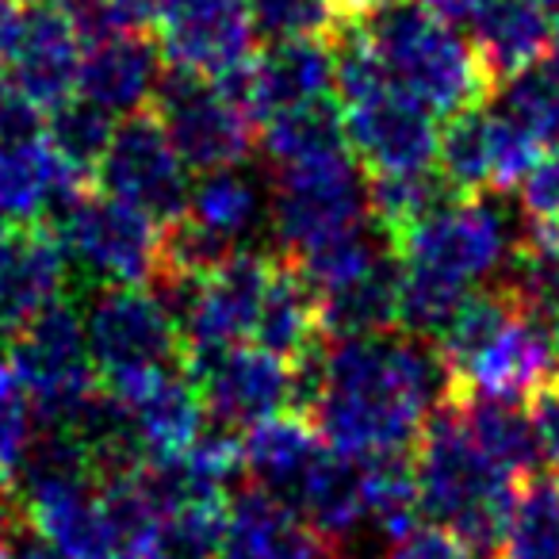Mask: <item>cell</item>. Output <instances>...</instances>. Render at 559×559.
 Segmentation results:
<instances>
[{
	"label": "cell",
	"instance_id": "obj_5",
	"mask_svg": "<svg viewBox=\"0 0 559 559\" xmlns=\"http://www.w3.org/2000/svg\"><path fill=\"white\" fill-rule=\"evenodd\" d=\"M85 342L108 395L180 368V330L169 307L146 288H96L85 304Z\"/></svg>",
	"mask_w": 559,
	"mask_h": 559
},
{
	"label": "cell",
	"instance_id": "obj_44",
	"mask_svg": "<svg viewBox=\"0 0 559 559\" xmlns=\"http://www.w3.org/2000/svg\"><path fill=\"white\" fill-rule=\"evenodd\" d=\"M119 559H173L169 548H165L162 533H150V536H139V540H127Z\"/></svg>",
	"mask_w": 559,
	"mask_h": 559
},
{
	"label": "cell",
	"instance_id": "obj_32",
	"mask_svg": "<svg viewBox=\"0 0 559 559\" xmlns=\"http://www.w3.org/2000/svg\"><path fill=\"white\" fill-rule=\"evenodd\" d=\"M498 559H559V479L536 475L521 483Z\"/></svg>",
	"mask_w": 559,
	"mask_h": 559
},
{
	"label": "cell",
	"instance_id": "obj_22",
	"mask_svg": "<svg viewBox=\"0 0 559 559\" xmlns=\"http://www.w3.org/2000/svg\"><path fill=\"white\" fill-rule=\"evenodd\" d=\"M403 326V257L388 253L365 276L319 296V334L326 342L383 337Z\"/></svg>",
	"mask_w": 559,
	"mask_h": 559
},
{
	"label": "cell",
	"instance_id": "obj_17",
	"mask_svg": "<svg viewBox=\"0 0 559 559\" xmlns=\"http://www.w3.org/2000/svg\"><path fill=\"white\" fill-rule=\"evenodd\" d=\"M70 261L50 234L0 223V345L16 342L47 307L62 304Z\"/></svg>",
	"mask_w": 559,
	"mask_h": 559
},
{
	"label": "cell",
	"instance_id": "obj_12",
	"mask_svg": "<svg viewBox=\"0 0 559 559\" xmlns=\"http://www.w3.org/2000/svg\"><path fill=\"white\" fill-rule=\"evenodd\" d=\"M215 85L249 123L264 127L284 111L330 100V93H334V50L326 39L269 43L261 55H253V62H246Z\"/></svg>",
	"mask_w": 559,
	"mask_h": 559
},
{
	"label": "cell",
	"instance_id": "obj_35",
	"mask_svg": "<svg viewBox=\"0 0 559 559\" xmlns=\"http://www.w3.org/2000/svg\"><path fill=\"white\" fill-rule=\"evenodd\" d=\"M111 116L100 111L96 104L73 96L70 104H62L58 111H50L47 119V142L62 154V162H70L78 173H96L111 146Z\"/></svg>",
	"mask_w": 559,
	"mask_h": 559
},
{
	"label": "cell",
	"instance_id": "obj_45",
	"mask_svg": "<svg viewBox=\"0 0 559 559\" xmlns=\"http://www.w3.org/2000/svg\"><path fill=\"white\" fill-rule=\"evenodd\" d=\"M20 4L16 0H0V66L9 62V50L12 39H16V27H20Z\"/></svg>",
	"mask_w": 559,
	"mask_h": 559
},
{
	"label": "cell",
	"instance_id": "obj_42",
	"mask_svg": "<svg viewBox=\"0 0 559 559\" xmlns=\"http://www.w3.org/2000/svg\"><path fill=\"white\" fill-rule=\"evenodd\" d=\"M528 426H533L536 449H540L544 467H559V380L540 388L525 403Z\"/></svg>",
	"mask_w": 559,
	"mask_h": 559
},
{
	"label": "cell",
	"instance_id": "obj_24",
	"mask_svg": "<svg viewBox=\"0 0 559 559\" xmlns=\"http://www.w3.org/2000/svg\"><path fill=\"white\" fill-rule=\"evenodd\" d=\"M559 345L544 326L528 319H513V326L498 337V345L464 376V391L506 403H528L540 388H548L556 376Z\"/></svg>",
	"mask_w": 559,
	"mask_h": 559
},
{
	"label": "cell",
	"instance_id": "obj_26",
	"mask_svg": "<svg viewBox=\"0 0 559 559\" xmlns=\"http://www.w3.org/2000/svg\"><path fill=\"white\" fill-rule=\"evenodd\" d=\"M292 510H296L314 533H322L330 544L342 548V540H349L353 533H360V525H368L365 464L326 449L319 464H314V472L307 475L304 490H299Z\"/></svg>",
	"mask_w": 559,
	"mask_h": 559
},
{
	"label": "cell",
	"instance_id": "obj_34",
	"mask_svg": "<svg viewBox=\"0 0 559 559\" xmlns=\"http://www.w3.org/2000/svg\"><path fill=\"white\" fill-rule=\"evenodd\" d=\"M368 200H372V215L380 218L395 238H403L421 218L452 207V203H460L464 195H460L441 173L426 169V173H406V177H368Z\"/></svg>",
	"mask_w": 559,
	"mask_h": 559
},
{
	"label": "cell",
	"instance_id": "obj_25",
	"mask_svg": "<svg viewBox=\"0 0 559 559\" xmlns=\"http://www.w3.org/2000/svg\"><path fill=\"white\" fill-rule=\"evenodd\" d=\"M319 296L304 280V272L288 261V257H276L269 276V288H264V304L257 314L253 342L257 349L272 353L280 360H296L319 342Z\"/></svg>",
	"mask_w": 559,
	"mask_h": 559
},
{
	"label": "cell",
	"instance_id": "obj_9",
	"mask_svg": "<svg viewBox=\"0 0 559 559\" xmlns=\"http://www.w3.org/2000/svg\"><path fill=\"white\" fill-rule=\"evenodd\" d=\"M154 116L162 119L188 173H200V177L218 169H238L257 139V127L226 100L215 81L185 70H169L162 78L154 96Z\"/></svg>",
	"mask_w": 559,
	"mask_h": 559
},
{
	"label": "cell",
	"instance_id": "obj_46",
	"mask_svg": "<svg viewBox=\"0 0 559 559\" xmlns=\"http://www.w3.org/2000/svg\"><path fill=\"white\" fill-rule=\"evenodd\" d=\"M4 559H58L55 548H50L47 540H39V536H20L16 544H12V551Z\"/></svg>",
	"mask_w": 559,
	"mask_h": 559
},
{
	"label": "cell",
	"instance_id": "obj_49",
	"mask_svg": "<svg viewBox=\"0 0 559 559\" xmlns=\"http://www.w3.org/2000/svg\"><path fill=\"white\" fill-rule=\"evenodd\" d=\"M556 43H559V12H556Z\"/></svg>",
	"mask_w": 559,
	"mask_h": 559
},
{
	"label": "cell",
	"instance_id": "obj_3",
	"mask_svg": "<svg viewBox=\"0 0 559 559\" xmlns=\"http://www.w3.org/2000/svg\"><path fill=\"white\" fill-rule=\"evenodd\" d=\"M391 85L429 116H460L495 93L475 47L426 0H376L357 12Z\"/></svg>",
	"mask_w": 559,
	"mask_h": 559
},
{
	"label": "cell",
	"instance_id": "obj_2",
	"mask_svg": "<svg viewBox=\"0 0 559 559\" xmlns=\"http://www.w3.org/2000/svg\"><path fill=\"white\" fill-rule=\"evenodd\" d=\"M525 230H518L502 203L460 200L399 238L403 257V330L414 337H437L449 330L479 280L502 276Z\"/></svg>",
	"mask_w": 559,
	"mask_h": 559
},
{
	"label": "cell",
	"instance_id": "obj_28",
	"mask_svg": "<svg viewBox=\"0 0 559 559\" xmlns=\"http://www.w3.org/2000/svg\"><path fill=\"white\" fill-rule=\"evenodd\" d=\"M188 218L223 246L241 249L249 234L261 230L264 223V200L261 188L241 169H218L207 173L192 185L188 200Z\"/></svg>",
	"mask_w": 559,
	"mask_h": 559
},
{
	"label": "cell",
	"instance_id": "obj_13",
	"mask_svg": "<svg viewBox=\"0 0 559 559\" xmlns=\"http://www.w3.org/2000/svg\"><path fill=\"white\" fill-rule=\"evenodd\" d=\"M157 32L173 70L207 81L230 78L257 55V24L246 0H173Z\"/></svg>",
	"mask_w": 559,
	"mask_h": 559
},
{
	"label": "cell",
	"instance_id": "obj_40",
	"mask_svg": "<svg viewBox=\"0 0 559 559\" xmlns=\"http://www.w3.org/2000/svg\"><path fill=\"white\" fill-rule=\"evenodd\" d=\"M47 9H55L73 32L85 39V47L108 39L116 32H131L119 12V0H43Z\"/></svg>",
	"mask_w": 559,
	"mask_h": 559
},
{
	"label": "cell",
	"instance_id": "obj_36",
	"mask_svg": "<svg viewBox=\"0 0 559 559\" xmlns=\"http://www.w3.org/2000/svg\"><path fill=\"white\" fill-rule=\"evenodd\" d=\"M495 108L525 134H533L544 150H559V85L544 73V66L502 81Z\"/></svg>",
	"mask_w": 559,
	"mask_h": 559
},
{
	"label": "cell",
	"instance_id": "obj_38",
	"mask_svg": "<svg viewBox=\"0 0 559 559\" xmlns=\"http://www.w3.org/2000/svg\"><path fill=\"white\" fill-rule=\"evenodd\" d=\"M39 437H43V421L35 414L32 399L24 395L16 403L0 406V490H9L12 483H20Z\"/></svg>",
	"mask_w": 559,
	"mask_h": 559
},
{
	"label": "cell",
	"instance_id": "obj_19",
	"mask_svg": "<svg viewBox=\"0 0 559 559\" xmlns=\"http://www.w3.org/2000/svg\"><path fill=\"white\" fill-rule=\"evenodd\" d=\"M131 414L142 464H173L207 429V406L185 368H169L116 395Z\"/></svg>",
	"mask_w": 559,
	"mask_h": 559
},
{
	"label": "cell",
	"instance_id": "obj_15",
	"mask_svg": "<svg viewBox=\"0 0 559 559\" xmlns=\"http://www.w3.org/2000/svg\"><path fill=\"white\" fill-rule=\"evenodd\" d=\"M81 62H85V39L47 9L43 0H32L20 12L16 39L9 50V88L39 111H58L78 96Z\"/></svg>",
	"mask_w": 559,
	"mask_h": 559
},
{
	"label": "cell",
	"instance_id": "obj_6",
	"mask_svg": "<svg viewBox=\"0 0 559 559\" xmlns=\"http://www.w3.org/2000/svg\"><path fill=\"white\" fill-rule=\"evenodd\" d=\"M269 218L284 257L296 261L372 218L368 173L353 162V154L276 165Z\"/></svg>",
	"mask_w": 559,
	"mask_h": 559
},
{
	"label": "cell",
	"instance_id": "obj_50",
	"mask_svg": "<svg viewBox=\"0 0 559 559\" xmlns=\"http://www.w3.org/2000/svg\"><path fill=\"white\" fill-rule=\"evenodd\" d=\"M360 4H376V0H360Z\"/></svg>",
	"mask_w": 559,
	"mask_h": 559
},
{
	"label": "cell",
	"instance_id": "obj_10",
	"mask_svg": "<svg viewBox=\"0 0 559 559\" xmlns=\"http://www.w3.org/2000/svg\"><path fill=\"white\" fill-rule=\"evenodd\" d=\"M96 177H100L104 195L142 211L162 226L188 215V200H192L188 165L180 162L177 146L169 142L154 111L127 116L116 127Z\"/></svg>",
	"mask_w": 559,
	"mask_h": 559
},
{
	"label": "cell",
	"instance_id": "obj_48",
	"mask_svg": "<svg viewBox=\"0 0 559 559\" xmlns=\"http://www.w3.org/2000/svg\"><path fill=\"white\" fill-rule=\"evenodd\" d=\"M544 73H548V78L551 81H556V85H559V43H556V47H551V55L548 58H544Z\"/></svg>",
	"mask_w": 559,
	"mask_h": 559
},
{
	"label": "cell",
	"instance_id": "obj_11",
	"mask_svg": "<svg viewBox=\"0 0 559 559\" xmlns=\"http://www.w3.org/2000/svg\"><path fill=\"white\" fill-rule=\"evenodd\" d=\"M272 264H276V257L238 249L215 276H207L192 314L180 326V349H185L180 368L188 376H200L223 353L238 349V345H246V337H253Z\"/></svg>",
	"mask_w": 559,
	"mask_h": 559
},
{
	"label": "cell",
	"instance_id": "obj_8",
	"mask_svg": "<svg viewBox=\"0 0 559 559\" xmlns=\"http://www.w3.org/2000/svg\"><path fill=\"white\" fill-rule=\"evenodd\" d=\"M24 395L32 399L43 429H66L96 395V368L88 357L85 322L70 304H55L12 342L9 353Z\"/></svg>",
	"mask_w": 559,
	"mask_h": 559
},
{
	"label": "cell",
	"instance_id": "obj_23",
	"mask_svg": "<svg viewBox=\"0 0 559 559\" xmlns=\"http://www.w3.org/2000/svg\"><path fill=\"white\" fill-rule=\"evenodd\" d=\"M322 452H326V441L299 414H280V418H269L249 433H241L249 483L284 506H296L299 490L322 460Z\"/></svg>",
	"mask_w": 559,
	"mask_h": 559
},
{
	"label": "cell",
	"instance_id": "obj_31",
	"mask_svg": "<svg viewBox=\"0 0 559 559\" xmlns=\"http://www.w3.org/2000/svg\"><path fill=\"white\" fill-rule=\"evenodd\" d=\"M518 319V307L502 296V292H472L464 299V307L456 311V319L449 322L441 337H437V349L449 360V368L456 372V380L464 383V376L487 357L498 345V337L513 326Z\"/></svg>",
	"mask_w": 559,
	"mask_h": 559
},
{
	"label": "cell",
	"instance_id": "obj_18",
	"mask_svg": "<svg viewBox=\"0 0 559 559\" xmlns=\"http://www.w3.org/2000/svg\"><path fill=\"white\" fill-rule=\"evenodd\" d=\"M85 173L62 162L43 134L0 139V223L32 226L58 218L85 195Z\"/></svg>",
	"mask_w": 559,
	"mask_h": 559
},
{
	"label": "cell",
	"instance_id": "obj_21",
	"mask_svg": "<svg viewBox=\"0 0 559 559\" xmlns=\"http://www.w3.org/2000/svg\"><path fill=\"white\" fill-rule=\"evenodd\" d=\"M162 47L146 32H116L85 47L78 96L108 116H139L162 85Z\"/></svg>",
	"mask_w": 559,
	"mask_h": 559
},
{
	"label": "cell",
	"instance_id": "obj_7",
	"mask_svg": "<svg viewBox=\"0 0 559 559\" xmlns=\"http://www.w3.org/2000/svg\"><path fill=\"white\" fill-rule=\"evenodd\" d=\"M55 226L66 261L100 288H142L162 269L165 226L104 192H85Z\"/></svg>",
	"mask_w": 559,
	"mask_h": 559
},
{
	"label": "cell",
	"instance_id": "obj_41",
	"mask_svg": "<svg viewBox=\"0 0 559 559\" xmlns=\"http://www.w3.org/2000/svg\"><path fill=\"white\" fill-rule=\"evenodd\" d=\"M383 559H483V556L467 548L460 536H452L449 528L418 525V528H411L403 540L391 544Z\"/></svg>",
	"mask_w": 559,
	"mask_h": 559
},
{
	"label": "cell",
	"instance_id": "obj_20",
	"mask_svg": "<svg viewBox=\"0 0 559 559\" xmlns=\"http://www.w3.org/2000/svg\"><path fill=\"white\" fill-rule=\"evenodd\" d=\"M218 559H345L337 544L314 533L292 506L249 487L226 502V536Z\"/></svg>",
	"mask_w": 559,
	"mask_h": 559
},
{
	"label": "cell",
	"instance_id": "obj_33",
	"mask_svg": "<svg viewBox=\"0 0 559 559\" xmlns=\"http://www.w3.org/2000/svg\"><path fill=\"white\" fill-rule=\"evenodd\" d=\"M365 464V510L368 525L388 540H403L411 528H418V483H414V460L406 456H372Z\"/></svg>",
	"mask_w": 559,
	"mask_h": 559
},
{
	"label": "cell",
	"instance_id": "obj_30",
	"mask_svg": "<svg viewBox=\"0 0 559 559\" xmlns=\"http://www.w3.org/2000/svg\"><path fill=\"white\" fill-rule=\"evenodd\" d=\"M437 173L456 188L464 200L495 188V131H490V108H472L449 119L437 150Z\"/></svg>",
	"mask_w": 559,
	"mask_h": 559
},
{
	"label": "cell",
	"instance_id": "obj_1",
	"mask_svg": "<svg viewBox=\"0 0 559 559\" xmlns=\"http://www.w3.org/2000/svg\"><path fill=\"white\" fill-rule=\"evenodd\" d=\"M460 395L464 383L441 349L395 330L326 345V388L307 421L342 456H406L429 414Z\"/></svg>",
	"mask_w": 559,
	"mask_h": 559
},
{
	"label": "cell",
	"instance_id": "obj_27",
	"mask_svg": "<svg viewBox=\"0 0 559 559\" xmlns=\"http://www.w3.org/2000/svg\"><path fill=\"white\" fill-rule=\"evenodd\" d=\"M460 411H464L467 433L475 437V444L513 483H528L544 472L525 403H506V399H487V395H475V391H464Z\"/></svg>",
	"mask_w": 559,
	"mask_h": 559
},
{
	"label": "cell",
	"instance_id": "obj_51",
	"mask_svg": "<svg viewBox=\"0 0 559 559\" xmlns=\"http://www.w3.org/2000/svg\"><path fill=\"white\" fill-rule=\"evenodd\" d=\"M556 345H559V330H556Z\"/></svg>",
	"mask_w": 559,
	"mask_h": 559
},
{
	"label": "cell",
	"instance_id": "obj_29",
	"mask_svg": "<svg viewBox=\"0 0 559 559\" xmlns=\"http://www.w3.org/2000/svg\"><path fill=\"white\" fill-rule=\"evenodd\" d=\"M261 146L269 154L272 169L276 165H299L314 157L353 154L349 134H345V116L334 100L311 104V108L284 111L261 127Z\"/></svg>",
	"mask_w": 559,
	"mask_h": 559
},
{
	"label": "cell",
	"instance_id": "obj_37",
	"mask_svg": "<svg viewBox=\"0 0 559 559\" xmlns=\"http://www.w3.org/2000/svg\"><path fill=\"white\" fill-rule=\"evenodd\" d=\"M253 24L272 43L288 39H330L342 24L345 0H246Z\"/></svg>",
	"mask_w": 559,
	"mask_h": 559
},
{
	"label": "cell",
	"instance_id": "obj_16",
	"mask_svg": "<svg viewBox=\"0 0 559 559\" xmlns=\"http://www.w3.org/2000/svg\"><path fill=\"white\" fill-rule=\"evenodd\" d=\"M192 383L200 388L207 418L234 433H249L261 421L292 411V365L257 345L223 353L215 365L192 376Z\"/></svg>",
	"mask_w": 559,
	"mask_h": 559
},
{
	"label": "cell",
	"instance_id": "obj_14",
	"mask_svg": "<svg viewBox=\"0 0 559 559\" xmlns=\"http://www.w3.org/2000/svg\"><path fill=\"white\" fill-rule=\"evenodd\" d=\"M342 116L349 150L360 157L368 177H406V173L433 169L441 131L433 116L395 85L368 100L345 104Z\"/></svg>",
	"mask_w": 559,
	"mask_h": 559
},
{
	"label": "cell",
	"instance_id": "obj_39",
	"mask_svg": "<svg viewBox=\"0 0 559 559\" xmlns=\"http://www.w3.org/2000/svg\"><path fill=\"white\" fill-rule=\"evenodd\" d=\"M518 211L525 226H559V150H544L518 185Z\"/></svg>",
	"mask_w": 559,
	"mask_h": 559
},
{
	"label": "cell",
	"instance_id": "obj_47",
	"mask_svg": "<svg viewBox=\"0 0 559 559\" xmlns=\"http://www.w3.org/2000/svg\"><path fill=\"white\" fill-rule=\"evenodd\" d=\"M16 399H24V383H20L16 368H12V360L0 357V406L16 403Z\"/></svg>",
	"mask_w": 559,
	"mask_h": 559
},
{
	"label": "cell",
	"instance_id": "obj_43",
	"mask_svg": "<svg viewBox=\"0 0 559 559\" xmlns=\"http://www.w3.org/2000/svg\"><path fill=\"white\" fill-rule=\"evenodd\" d=\"M24 502L20 498H12L9 490H0V559L9 556L12 544L24 536Z\"/></svg>",
	"mask_w": 559,
	"mask_h": 559
},
{
	"label": "cell",
	"instance_id": "obj_4",
	"mask_svg": "<svg viewBox=\"0 0 559 559\" xmlns=\"http://www.w3.org/2000/svg\"><path fill=\"white\" fill-rule=\"evenodd\" d=\"M460 399L429 414L414 444L418 506L426 518H433V525L449 528L472 551L498 556L518 483L490 464V456L467 433Z\"/></svg>",
	"mask_w": 559,
	"mask_h": 559
}]
</instances>
